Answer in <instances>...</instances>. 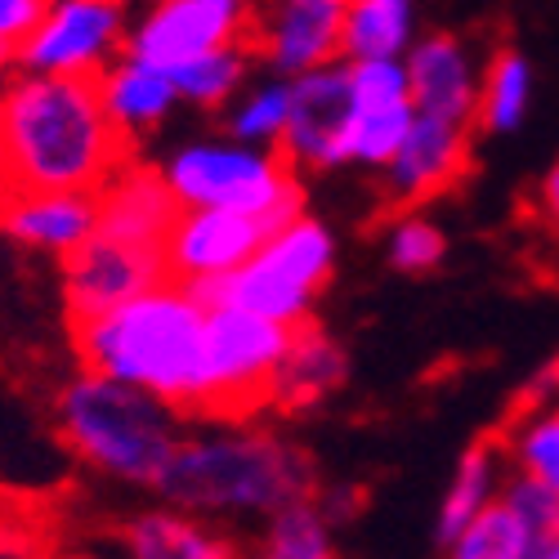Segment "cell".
<instances>
[{
    "instance_id": "8992f818",
    "label": "cell",
    "mask_w": 559,
    "mask_h": 559,
    "mask_svg": "<svg viewBox=\"0 0 559 559\" xmlns=\"http://www.w3.org/2000/svg\"><path fill=\"white\" fill-rule=\"evenodd\" d=\"M336 260V228L305 206L300 215L273 224L260 251L238 273H228L206 300H224L269 322H283V328H300L318 313L322 292L332 287Z\"/></svg>"
},
{
    "instance_id": "9c48e42d",
    "label": "cell",
    "mask_w": 559,
    "mask_h": 559,
    "mask_svg": "<svg viewBox=\"0 0 559 559\" xmlns=\"http://www.w3.org/2000/svg\"><path fill=\"white\" fill-rule=\"evenodd\" d=\"M255 0H130L126 55L179 68L206 50L247 45Z\"/></svg>"
},
{
    "instance_id": "5b68a950",
    "label": "cell",
    "mask_w": 559,
    "mask_h": 559,
    "mask_svg": "<svg viewBox=\"0 0 559 559\" xmlns=\"http://www.w3.org/2000/svg\"><path fill=\"white\" fill-rule=\"evenodd\" d=\"M153 162L179 206L251 211L269 224H283L305 211V179L283 162V153L242 144L224 130L179 139Z\"/></svg>"
},
{
    "instance_id": "ba28073f",
    "label": "cell",
    "mask_w": 559,
    "mask_h": 559,
    "mask_svg": "<svg viewBox=\"0 0 559 559\" xmlns=\"http://www.w3.org/2000/svg\"><path fill=\"white\" fill-rule=\"evenodd\" d=\"M126 32L130 0H45L10 68L95 81L117 55H126Z\"/></svg>"
},
{
    "instance_id": "1f68e13d",
    "label": "cell",
    "mask_w": 559,
    "mask_h": 559,
    "mask_svg": "<svg viewBox=\"0 0 559 559\" xmlns=\"http://www.w3.org/2000/svg\"><path fill=\"white\" fill-rule=\"evenodd\" d=\"M0 559H59V555L36 515L0 506Z\"/></svg>"
},
{
    "instance_id": "4316f807",
    "label": "cell",
    "mask_w": 559,
    "mask_h": 559,
    "mask_svg": "<svg viewBox=\"0 0 559 559\" xmlns=\"http://www.w3.org/2000/svg\"><path fill=\"white\" fill-rule=\"evenodd\" d=\"M242 559H341L336 528L309 497V501L277 510L273 520H264L255 537L242 546Z\"/></svg>"
},
{
    "instance_id": "d590c367",
    "label": "cell",
    "mask_w": 559,
    "mask_h": 559,
    "mask_svg": "<svg viewBox=\"0 0 559 559\" xmlns=\"http://www.w3.org/2000/svg\"><path fill=\"white\" fill-rule=\"evenodd\" d=\"M528 559H559V533L546 537V542H537V546L528 550Z\"/></svg>"
},
{
    "instance_id": "f546056e",
    "label": "cell",
    "mask_w": 559,
    "mask_h": 559,
    "mask_svg": "<svg viewBox=\"0 0 559 559\" xmlns=\"http://www.w3.org/2000/svg\"><path fill=\"white\" fill-rule=\"evenodd\" d=\"M528 550H533L528 533L501 501L488 506L479 520H471L448 542H439V559H528Z\"/></svg>"
},
{
    "instance_id": "484cf974",
    "label": "cell",
    "mask_w": 559,
    "mask_h": 559,
    "mask_svg": "<svg viewBox=\"0 0 559 559\" xmlns=\"http://www.w3.org/2000/svg\"><path fill=\"white\" fill-rule=\"evenodd\" d=\"M287 112H292V76H273L255 68V76L215 117H219V130L242 139V144L277 148V139L287 130Z\"/></svg>"
},
{
    "instance_id": "5bb4252c",
    "label": "cell",
    "mask_w": 559,
    "mask_h": 559,
    "mask_svg": "<svg viewBox=\"0 0 559 559\" xmlns=\"http://www.w3.org/2000/svg\"><path fill=\"white\" fill-rule=\"evenodd\" d=\"M166 273V251L157 247H134V242H117L108 233H90V238L59 260V296H63V313L68 322L104 313L139 292L157 287Z\"/></svg>"
},
{
    "instance_id": "52a82bcc",
    "label": "cell",
    "mask_w": 559,
    "mask_h": 559,
    "mask_svg": "<svg viewBox=\"0 0 559 559\" xmlns=\"http://www.w3.org/2000/svg\"><path fill=\"white\" fill-rule=\"evenodd\" d=\"M287 336L292 328H283V322H269L224 300H206L198 421H251V416H264L269 381L287 349Z\"/></svg>"
},
{
    "instance_id": "9a60e30c",
    "label": "cell",
    "mask_w": 559,
    "mask_h": 559,
    "mask_svg": "<svg viewBox=\"0 0 559 559\" xmlns=\"http://www.w3.org/2000/svg\"><path fill=\"white\" fill-rule=\"evenodd\" d=\"M349 63V95H354V121H349V170L377 175L412 130V90L403 59H345Z\"/></svg>"
},
{
    "instance_id": "d6986e66",
    "label": "cell",
    "mask_w": 559,
    "mask_h": 559,
    "mask_svg": "<svg viewBox=\"0 0 559 559\" xmlns=\"http://www.w3.org/2000/svg\"><path fill=\"white\" fill-rule=\"evenodd\" d=\"M247 537L219 528L211 520L183 515V510L153 501L130 510L108 533V559H242Z\"/></svg>"
},
{
    "instance_id": "d4e9b609",
    "label": "cell",
    "mask_w": 559,
    "mask_h": 559,
    "mask_svg": "<svg viewBox=\"0 0 559 559\" xmlns=\"http://www.w3.org/2000/svg\"><path fill=\"white\" fill-rule=\"evenodd\" d=\"M421 36V0H349L341 59H403Z\"/></svg>"
},
{
    "instance_id": "8fae6325",
    "label": "cell",
    "mask_w": 559,
    "mask_h": 559,
    "mask_svg": "<svg viewBox=\"0 0 559 559\" xmlns=\"http://www.w3.org/2000/svg\"><path fill=\"white\" fill-rule=\"evenodd\" d=\"M269 228L273 224L251 211L179 206V215L166 233V273L175 283L211 296L228 273H238L260 251Z\"/></svg>"
},
{
    "instance_id": "603a6c76",
    "label": "cell",
    "mask_w": 559,
    "mask_h": 559,
    "mask_svg": "<svg viewBox=\"0 0 559 559\" xmlns=\"http://www.w3.org/2000/svg\"><path fill=\"white\" fill-rule=\"evenodd\" d=\"M506 479H510V465H506V452H501L497 435L475 439L456 456L452 475H448V488L439 497V515H435V537L448 542L471 520H479L488 506H497Z\"/></svg>"
},
{
    "instance_id": "44dd1931",
    "label": "cell",
    "mask_w": 559,
    "mask_h": 559,
    "mask_svg": "<svg viewBox=\"0 0 559 559\" xmlns=\"http://www.w3.org/2000/svg\"><path fill=\"white\" fill-rule=\"evenodd\" d=\"M95 85H99V99H104L108 121L126 134V144L134 153H144L148 139L157 130H166L170 117L183 108L170 68L148 63V59H139V55H117L95 76Z\"/></svg>"
},
{
    "instance_id": "4fadbf2b",
    "label": "cell",
    "mask_w": 559,
    "mask_h": 559,
    "mask_svg": "<svg viewBox=\"0 0 559 559\" xmlns=\"http://www.w3.org/2000/svg\"><path fill=\"white\" fill-rule=\"evenodd\" d=\"M349 0H255L247 50L273 76H300L341 59Z\"/></svg>"
},
{
    "instance_id": "6da1fadb",
    "label": "cell",
    "mask_w": 559,
    "mask_h": 559,
    "mask_svg": "<svg viewBox=\"0 0 559 559\" xmlns=\"http://www.w3.org/2000/svg\"><path fill=\"white\" fill-rule=\"evenodd\" d=\"M318 484L313 456L292 435L251 416V421H189L153 497L242 537L277 510L309 501Z\"/></svg>"
},
{
    "instance_id": "7c38bea8",
    "label": "cell",
    "mask_w": 559,
    "mask_h": 559,
    "mask_svg": "<svg viewBox=\"0 0 559 559\" xmlns=\"http://www.w3.org/2000/svg\"><path fill=\"white\" fill-rule=\"evenodd\" d=\"M475 162V130L452 126L435 117H412L399 153L377 170V193L385 211L403 206H430L435 198L452 193L471 175Z\"/></svg>"
},
{
    "instance_id": "d6a6232c",
    "label": "cell",
    "mask_w": 559,
    "mask_h": 559,
    "mask_svg": "<svg viewBox=\"0 0 559 559\" xmlns=\"http://www.w3.org/2000/svg\"><path fill=\"white\" fill-rule=\"evenodd\" d=\"M45 10V0H0V59H14L19 40L32 32L36 14Z\"/></svg>"
},
{
    "instance_id": "3957f363",
    "label": "cell",
    "mask_w": 559,
    "mask_h": 559,
    "mask_svg": "<svg viewBox=\"0 0 559 559\" xmlns=\"http://www.w3.org/2000/svg\"><path fill=\"white\" fill-rule=\"evenodd\" d=\"M72 354L85 371L134 385L179 416H202V345H206V296L162 277L104 313L68 322Z\"/></svg>"
},
{
    "instance_id": "f1b7e54d",
    "label": "cell",
    "mask_w": 559,
    "mask_h": 559,
    "mask_svg": "<svg viewBox=\"0 0 559 559\" xmlns=\"http://www.w3.org/2000/svg\"><path fill=\"white\" fill-rule=\"evenodd\" d=\"M381 255L403 277H430L448 264V233L439 219H430L426 206L385 211L381 219Z\"/></svg>"
},
{
    "instance_id": "83f0119b",
    "label": "cell",
    "mask_w": 559,
    "mask_h": 559,
    "mask_svg": "<svg viewBox=\"0 0 559 559\" xmlns=\"http://www.w3.org/2000/svg\"><path fill=\"white\" fill-rule=\"evenodd\" d=\"M175 90H179V104L193 108V112H219L238 90L255 76V55L247 45H224V50H206L189 63L170 68Z\"/></svg>"
},
{
    "instance_id": "ac0fdd59",
    "label": "cell",
    "mask_w": 559,
    "mask_h": 559,
    "mask_svg": "<svg viewBox=\"0 0 559 559\" xmlns=\"http://www.w3.org/2000/svg\"><path fill=\"white\" fill-rule=\"evenodd\" d=\"M349 385V354L318 318L300 322L287 336V349L273 367L264 416H309L328 407Z\"/></svg>"
},
{
    "instance_id": "30bf717a",
    "label": "cell",
    "mask_w": 559,
    "mask_h": 559,
    "mask_svg": "<svg viewBox=\"0 0 559 559\" xmlns=\"http://www.w3.org/2000/svg\"><path fill=\"white\" fill-rule=\"evenodd\" d=\"M349 63L332 59L313 72H300L292 76V112L283 139H277V153L300 179L349 170Z\"/></svg>"
},
{
    "instance_id": "7402d4cb",
    "label": "cell",
    "mask_w": 559,
    "mask_h": 559,
    "mask_svg": "<svg viewBox=\"0 0 559 559\" xmlns=\"http://www.w3.org/2000/svg\"><path fill=\"white\" fill-rule=\"evenodd\" d=\"M510 475H524L559 492V362L524 390V399L506 412L501 430H492Z\"/></svg>"
},
{
    "instance_id": "277c9868",
    "label": "cell",
    "mask_w": 559,
    "mask_h": 559,
    "mask_svg": "<svg viewBox=\"0 0 559 559\" xmlns=\"http://www.w3.org/2000/svg\"><path fill=\"white\" fill-rule=\"evenodd\" d=\"M50 421L63 452L90 475L134 492H157L162 471L189 430V416H179L170 403L85 367L55 390Z\"/></svg>"
},
{
    "instance_id": "7a4b0ae2",
    "label": "cell",
    "mask_w": 559,
    "mask_h": 559,
    "mask_svg": "<svg viewBox=\"0 0 559 559\" xmlns=\"http://www.w3.org/2000/svg\"><path fill=\"white\" fill-rule=\"evenodd\" d=\"M130 153L95 81L10 68L0 90V189L95 193Z\"/></svg>"
},
{
    "instance_id": "e0dca14e",
    "label": "cell",
    "mask_w": 559,
    "mask_h": 559,
    "mask_svg": "<svg viewBox=\"0 0 559 559\" xmlns=\"http://www.w3.org/2000/svg\"><path fill=\"white\" fill-rule=\"evenodd\" d=\"M179 215L166 179L148 153H130L99 189H95V233H108L117 242L157 247L166 251V233Z\"/></svg>"
},
{
    "instance_id": "8d00e7d4",
    "label": "cell",
    "mask_w": 559,
    "mask_h": 559,
    "mask_svg": "<svg viewBox=\"0 0 559 559\" xmlns=\"http://www.w3.org/2000/svg\"><path fill=\"white\" fill-rule=\"evenodd\" d=\"M5 76H10V63H5V59H0V90H5Z\"/></svg>"
},
{
    "instance_id": "836d02e7",
    "label": "cell",
    "mask_w": 559,
    "mask_h": 559,
    "mask_svg": "<svg viewBox=\"0 0 559 559\" xmlns=\"http://www.w3.org/2000/svg\"><path fill=\"white\" fill-rule=\"evenodd\" d=\"M362 501H367V492L358 488V484H318V492H313V506L328 515V524L341 533L358 510H362Z\"/></svg>"
},
{
    "instance_id": "4dcf8cb0",
    "label": "cell",
    "mask_w": 559,
    "mask_h": 559,
    "mask_svg": "<svg viewBox=\"0 0 559 559\" xmlns=\"http://www.w3.org/2000/svg\"><path fill=\"white\" fill-rule=\"evenodd\" d=\"M501 506L515 515V524L528 533V542H546L559 533V492L524 479V475H510L501 488Z\"/></svg>"
},
{
    "instance_id": "2e32d148",
    "label": "cell",
    "mask_w": 559,
    "mask_h": 559,
    "mask_svg": "<svg viewBox=\"0 0 559 559\" xmlns=\"http://www.w3.org/2000/svg\"><path fill=\"white\" fill-rule=\"evenodd\" d=\"M407 90L416 117H435L452 126L475 130V99H479V76L484 59L465 36L456 32H421L403 55Z\"/></svg>"
},
{
    "instance_id": "cb8c5ba5",
    "label": "cell",
    "mask_w": 559,
    "mask_h": 559,
    "mask_svg": "<svg viewBox=\"0 0 559 559\" xmlns=\"http://www.w3.org/2000/svg\"><path fill=\"white\" fill-rule=\"evenodd\" d=\"M537 99V68L520 45H497L484 59L479 99H475V134L506 139L520 134Z\"/></svg>"
},
{
    "instance_id": "ffe728a7",
    "label": "cell",
    "mask_w": 559,
    "mask_h": 559,
    "mask_svg": "<svg viewBox=\"0 0 559 559\" xmlns=\"http://www.w3.org/2000/svg\"><path fill=\"white\" fill-rule=\"evenodd\" d=\"M95 233V193L68 189H0V238L27 255L68 260Z\"/></svg>"
},
{
    "instance_id": "e575fe53",
    "label": "cell",
    "mask_w": 559,
    "mask_h": 559,
    "mask_svg": "<svg viewBox=\"0 0 559 559\" xmlns=\"http://www.w3.org/2000/svg\"><path fill=\"white\" fill-rule=\"evenodd\" d=\"M533 215H537V224L550 233V238H559V157L537 179V189H533Z\"/></svg>"
}]
</instances>
